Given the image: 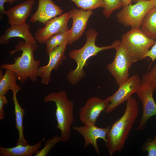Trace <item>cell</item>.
I'll use <instances>...</instances> for the list:
<instances>
[{"mask_svg":"<svg viewBox=\"0 0 156 156\" xmlns=\"http://www.w3.org/2000/svg\"><path fill=\"white\" fill-rule=\"evenodd\" d=\"M115 49L114 60L107 65V68L119 86L129 77V69L135 62L122 42Z\"/></svg>","mask_w":156,"mask_h":156,"instance_id":"obj_7","label":"cell"},{"mask_svg":"<svg viewBox=\"0 0 156 156\" xmlns=\"http://www.w3.org/2000/svg\"><path fill=\"white\" fill-rule=\"evenodd\" d=\"M139 113V107L135 99L131 97L127 101L126 107L122 116L114 122L107 136L106 144L110 156L120 151L124 147L133 124Z\"/></svg>","mask_w":156,"mask_h":156,"instance_id":"obj_2","label":"cell"},{"mask_svg":"<svg viewBox=\"0 0 156 156\" xmlns=\"http://www.w3.org/2000/svg\"><path fill=\"white\" fill-rule=\"evenodd\" d=\"M17 77L15 72L6 69L3 77L0 79V96L5 95L10 90L17 93L21 87L17 84Z\"/></svg>","mask_w":156,"mask_h":156,"instance_id":"obj_20","label":"cell"},{"mask_svg":"<svg viewBox=\"0 0 156 156\" xmlns=\"http://www.w3.org/2000/svg\"><path fill=\"white\" fill-rule=\"evenodd\" d=\"M34 3V0H27L6 11L5 14L8 17L10 26L25 23Z\"/></svg>","mask_w":156,"mask_h":156,"instance_id":"obj_16","label":"cell"},{"mask_svg":"<svg viewBox=\"0 0 156 156\" xmlns=\"http://www.w3.org/2000/svg\"><path fill=\"white\" fill-rule=\"evenodd\" d=\"M44 100L45 103L52 101L55 103L57 128L61 131V141L68 142L71 136V128L74 122L73 102L68 99L64 91L50 93L44 97Z\"/></svg>","mask_w":156,"mask_h":156,"instance_id":"obj_4","label":"cell"},{"mask_svg":"<svg viewBox=\"0 0 156 156\" xmlns=\"http://www.w3.org/2000/svg\"><path fill=\"white\" fill-rule=\"evenodd\" d=\"M138 0H122V6H125L128 5L133 1L134 2H137Z\"/></svg>","mask_w":156,"mask_h":156,"instance_id":"obj_31","label":"cell"},{"mask_svg":"<svg viewBox=\"0 0 156 156\" xmlns=\"http://www.w3.org/2000/svg\"><path fill=\"white\" fill-rule=\"evenodd\" d=\"M140 29L150 38L156 40V7L153 8L146 14Z\"/></svg>","mask_w":156,"mask_h":156,"instance_id":"obj_21","label":"cell"},{"mask_svg":"<svg viewBox=\"0 0 156 156\" xmlns=\"http://www.w3.org/2000/svg\"><path fill=\"white\" fill-rule=\"evenodd\" d=\"M154 90L148 83L142 81L136 93L142 104L143 112L136 130L144 129L148 120L156 115V104L153 94Z\"/></svg>","mask_w":156,"mask_h":156,"instance_id":"obj_9","label":"cell"},{"mask_svg":"<svg viewBox=\"0 0 156 156\" xmlns=\"http://www.w3.org/2000/svg\"><path fill=\"white\" fill-rule=\"evenodd\" d=\"M30 26L26 23L21 25H14L6 30L0 38V44L8 43L11 38L19 37L23 39L27 43H36V40L29 31Z\"/></svg>","mask_w":156,"mask_h":156,"instance_id":"obj_17","label":"cell"},{"mask_svg":"<svg viewBox=\"0 0 156 156\" xmlns=\"http://www.w3.org/2000/svg\"><path fill=\"white\" fill-rule=\"evenodd\" d=\"M109 103L106 98L103 100L97 97L90 98L80 108L79 117L81 122L84 125H95L100 114L108 107Z\"/></svg>","mask_w":156,"mask_h":156,"instance_id":"obj_11","label":"cell"},{"mask_svg":"<svg viewBox=\"0 0 156 156\" xmlns=\"http://www.w3.org/2000/svg\"><path fill=\"white\" fill-rule=\"evenodd\" d=\"M44 141L43 138L36 144L31 145H16L11 148H5L0 146V156H31L36 154L41 148L42 143Z\"/></svg>","mask_w":156,"mask_h":156,"instance_id":"obj_18","label":"cell"},{"mask_svg":"<svg viewBox=\"0 0 156 156\" xmlns=\"http://www.w3.org/2000/svg\"><path fill=\"white\" fill-rule=\"evenodd\" d=\"M69 13L66 12L48 21L44 27L40 28L35 34V39L39 44L45 43L52 36L68 31V23L70 19Z\"/></svg>","mask_w":156,"mask_h":156,"instance_id":"obj_10","label":"cell"},{"mask_svg":"<svg viewBox=\"0 0 156 156\" xmlns=\"http://www.w3.org/2000/svg\"><path fill=\"white\" fill-rule=\"evenodd\" d=\"M98 34L94 29L88 30L86 33V42L83 46L80 49L72 50L69 53L70 57L75 60L77 64L76 68L70 70L66 76L68 80L72 85H76L86 76L83 68L90 57L96 55L101 51L115 49L121 43V41L116 40L110 45L98 47L95 41Z\"/></svg>","mask_w":156,"mask_h":156,"instance_id":"obj_3","label":"cell"},{"mask_svg":"<svg viewBox=\"0 0 156 156\" xmlns=\"http://www.w3.org/2000/svg\"></svg>","mask_w":156,"mask_h":156,"instance_id":"obj_34","label":"cell"},{"mask_svg":"<svg viewBox=\"0 0 156 156\" xmlns=\"http://www.w3.org/2000/svg\"><path fill=\"white\" fill-rule=\"evenodd\" d=\"M143 151L147 152L148 156H156V135L152 141L144 144Z\"/></svg>","mask_w":156,"mask_h":156,"instance_id":"obj_27","label":"cell"},{"mask_svg":"<svg viewBox=\"0 0 156 156\" xmlns=\"http://www.w3.org/2000/svg\"><path fill=\"white\" fill-rule=\"evenodd\" d=\"M16 0H8V2L10 5L12 4Z\"/></svg>","mask_w":156,"mask_h":156,"instance_id":"obj_32","label":"cell"},{"mask_svg":"<svg viewBox=\"0 0 156 156\" xmlns=\"http://www.w3.org/2000/svg\"><path fill=\"white\" fill-rule=\"evenodd\" d=\"M63 12L62 10L52 0H38L37 9L31 16L29 22L33 23L38 21L45 25L48 21L60 15Z\"/></svg>","mask_w":156,"mask_h":156,"instance_id":"obj_15","label":"cell"},{"mask_svg":"<svg viewBox=\"0 0 156 156\" xmlns=\"http://www.w3.org/2000/svg\"><path fill=\"white\" fill-rule=\"evenodd\" d=\"M70 36L69 30L64 32L54 35L51 37L45 42L46 51L48 55L55 48L68 41Z\"/></svg>","mask_w":156,"mask_h":156,"instance_id":"obj_22","label":"cell"},{"mask_svg":"<svg viewBox=\"0 0 156 156\" xmlns=\"http://www.w3.org/2000/svg\"><path fill=\"white\" fill-rule=\"evenodd\" d=\"M6 2H8V0H0V17L1 19H2L3 15L5 14L6 11L4 7V4Z\"/></svg>","mask_w":156,"mask_h":156,"instance_id":"obj_30","label":"cell"},{"mask_svg":"<svg viewBox=\"0 0 156 156\" xmlns=\"http://www.w3.org/2000/svg\"><path fill=\"white\" fill-rule=\"evenodd\" d=\"M152 0L153 2L154 7H156V0Z\"/></svg>","mask_w":156,"mask_h":156,"instance_id":"obj_33","label":"cell"},{"mask_svg":"<svg viewBox=\"0 0 156 156\" xmlns=\"http://www.w3.org/2000/svg\"><path fill=\"white\" fill-rule=\"evenodd\" d=\"M142 81L148 83L154 90H156V64L149 72L143 75Z\"/></svg>","mask_w":156,"mask_h":156,"instance_id":"obj_26","label":"cell"},{"mask_svg":"<svg viewBox=\"0 0 156 156\" xmlns=\"http://www.w3.org/2000/svg\"><path fill=\"white\" fill-rule=\"evenodd\" d=\"M154 7L152 0H138L135 4L124 6L116 14L118 22L131 29L140 28L143 20L148 12Z\"/></svg>","mask_w":156,"mask_h":156,"instance_id":"obj_6","label":"cell"},{"mask_svg":"<svg viewBox=\"0 0 156 156\" xmlns=\"http://www.w3.org/2000/svg\"><path fill=\"white\" fill-rule=\"evenodd\" d=\"M15 49L10 51V54L13 55L17 51H21V56L15 57L13 64L3 63L0 65V69L14 71L21 84L25 83L28 79L33 82L36 81L40 61L35 59L33 53L38 48L37 44L20 40L15 45Z\"/></svg>","mask_w":156,"mask_h":156,"instance_id":"obj_1","label":"cell"},{"mask_svg":"<svg viewBox=\"0 0 156 156\" xmlns=\"http://www.w3.org/2000/svg\"><path fill=\"white\" fill-rule=\"evenodd\" d=\"M110 127V126H108L101 128L97 127L95 125H86L82 126H74L72 128L83 137L85 140L84 148L89 144H92L96 153L100 155L97 140L99 138L103 139L106 145L107 136Z\"/></svg>","mask_w":156,"mask_h":156,"instance_id":"obj_14","label":"cell"},{"mask_svg":"<svg viewBox=\"0 0 156 156\" xmlns=\"http://www.w3.org/2000/svg\"><path fill=\"white\" fill-rule=\"evenodd\" d=\"M60 141V136H53L52 138L48 139L46 142L44 148L40 150H38L34 156H46L55 145Z\"/></svg>","mask_w":156,"mask_h":156,"instance_id":"obj_25","label":"cell"},{"mask_svg":"<svg viewBox=\"0 0 156 156\" xmlns=\"http://www.w3.org/2000/svg\"><path fill=\"white\" fill-rule=\"evenodd\" d=\"M121 41L124 44L134 62L142 60L156 41L147 36L140 28L131 29L123 34Z\"/></svg>","mask_w":156,"mask_h":156,"instance_id":"obj_5","label":"cell"},{"mask_svg":"<svg viewBox=\"0 0 156 156\" xmlns=\"http://www.w3.org/2000/svg\"><path fill=\"white\" fill-rule=\"evenodd\" d=\"M58 1L63 0H57ZM73 2L76 6L86 11L99 7H105L103 0H69Z\"/></svg>","mask_w":156,"mask_h":156,"instance_id":"obj_23","label":"cell"},{"mask_svg":"<svg viewBox=\"0 0 156 156\" xmlns=\"http://www.w3.org/2000/svg\"><path fill=\"white\" fill-rule=\"evenodd\" d=\"M149 57L153 62L156 59V42L153 45L145 56V58Z\"/></svg>","mask_w":156,"mask_h":156,"instance_id":"obj_29","label":"cell"},{"mask_svg":"<svg viewBox=\"0 0 156 156\" xmlns=\"http://www.w3.org/2000/svg\"><path fill=\"white\" fill-rule=\"evenodd\" d=\"M8 102L7 99L5 95L0 96V120H2L4 118L5 114L3 107Z\"/></svg>","mask_w":156,"mask_h":156,"instance_id":"obj_28","label":"cell"},{"mask_svg":"<svg viewBox=\"0 0 156 156\" xmlns=\"http://www.w3.org/2000/svg\"><path fill=\"white\" fill-rule=\"evenodd\" d=\"M17 93L13 92L12 99L14 105V112L15 114L16 125L19 134V137L16 145H26L28 144L25 140L23 133V117L25 113V110L20 106L18 101L16 95Z\"/></svg>","mask_w":156,"mask_h":156,"instance_id":"obj_19","label":"cell"},{"mask_svg":"<svg viewBox=\"0 0 156 156\" xmlns=\"http://www.w3.org/2000/svg\"><path fill=\"white\" fill-rule=\"evenodd\" d=\"M141 83L139 75L134 74L119 86L116 92L106 98L110 103L104 110L105 113H110L119 105L127 101L133 94L136 93Z\"/></svg>","mask_w":156,"mask_h":156,"instance_id":"obj_8","label":"cell"},{"mask_svg":"<svg viewBox=\"0 0 156 156\" xmlns=\"http://www.w3.org/2000/svg\"><path fill=\"white\" fill-rule=\"evenodd\" d=\"M105 7L102 12L103 15L108 18L113 12L122 6V0H103Z\"/></svg>","mask_w":156,"mask_h":156,"instance_id":"obj_24","label":"cell"},{"mask_svg":"<svg viewBox=\"0 0 156 156\" xmlns=\"http://www.w3.org/2000/svg\"><path fill=\"white\" fill-rule=\"evenodd\" d=\"M68 13L73 20L72 27L69 29L70 36L68 43V44L71 45L82 36L87 27L88 19L93 12L91 10L85 11L81 9L73 8Z\"/></svg>","mask_w":156,"mask_h":156,"instance_id":"obj_13","label":"cell"},{"mask_svg":"<svg viewBox=\"0 0 156 156\" xmlns=\"http://www.w3.org/2000/svg\"><path fill=\"white\" fill-rule=\"evenodd\" d=\"M68 41L54 49L48 55V64L39 67L37 72L38 76L41 77L40 83L48 85L51 81V74L52 70L57 69L66 59L65 52Z\"/></svg>","mask_w":156,"mask_h":156,"instance_id":"obj_12","label":"cell"}]
</instances>
